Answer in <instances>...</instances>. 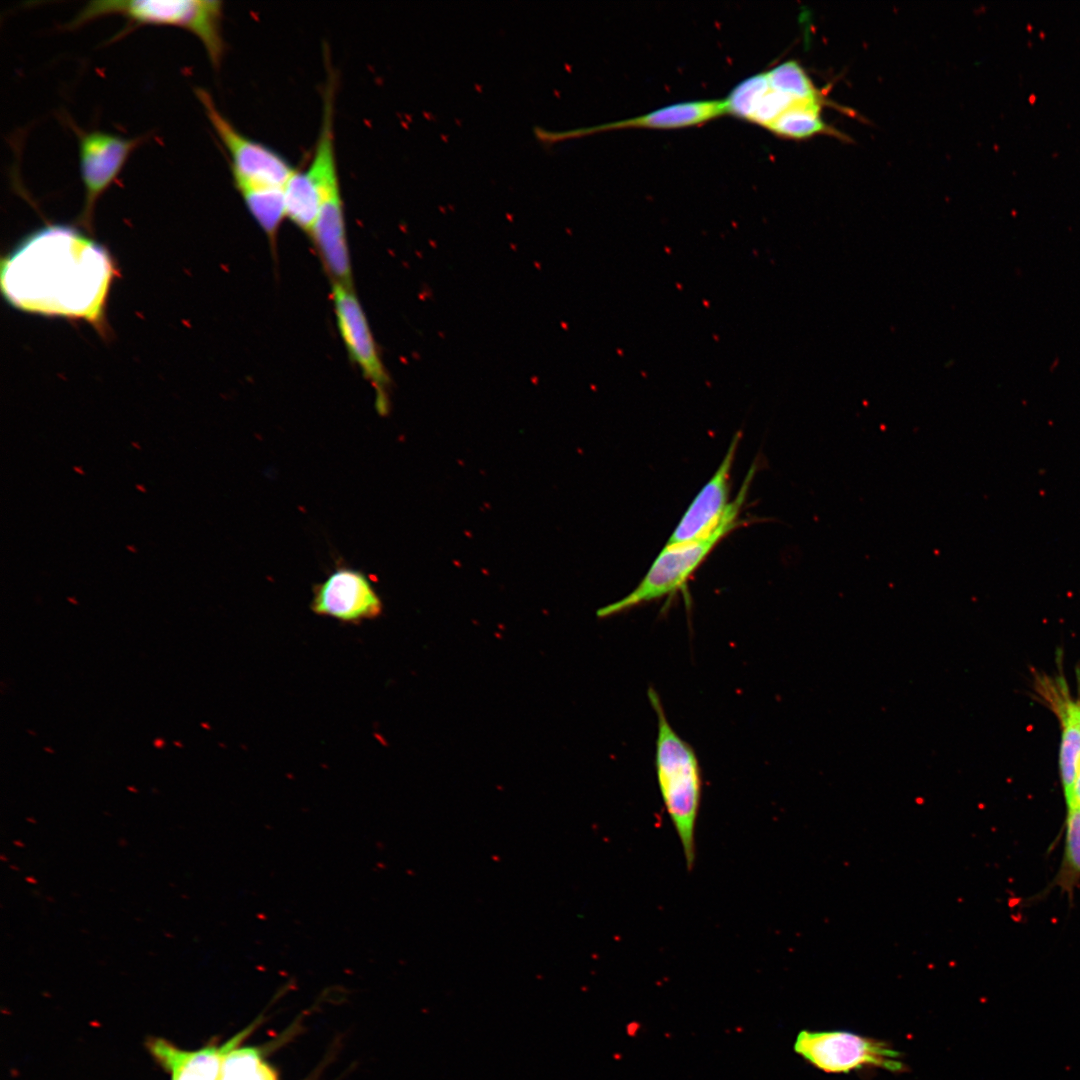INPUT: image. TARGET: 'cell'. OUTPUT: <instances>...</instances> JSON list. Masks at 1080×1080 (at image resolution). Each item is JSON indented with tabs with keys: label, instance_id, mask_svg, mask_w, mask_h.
Here are the masks:
<instances>
[{
	"label": "cell",
	"instance_id": "6da1fadb",
	"mask_svg": "<svg viewBox=\"0 0 1080 1080\" xmlns=\"http://www.w3.org/2000/svg\"><path fill=\"white\" fill-rule=\"evenodd\" d=\"M117 273L102 245L75 227L50 224L2 259L0 285L18 310L82 319L105 333V306Z\"/></svg>",
	"mask_w": 1080,
	"mask_h": 1080
},
{
	"label": "cell",
	"instance_id": "7a4b0ae2",
	"mask_svg": "<svg viewBox=\"0 0 1080 1080\" xmlns=\"http://www.w3.org/2000/svg\"><path fill=\"white\" fill-rule=\"evenodd\" d=\"M648 698L657 717L655 768L660 795L691 869L696 857L695 833L702 796V774L693 747L668 721L656 690Z\"/></svg>",
	"mask_w": 1080,
	"mask_h": 1080
},
{
	"label": "cell",
	"instance_id": "3957f363",
	"mask_svg": "<svg viewBox=\"0 0 1080 1080\" xmlns=\"http://www.w3.org/2000/svg\"><path fill=\"white\" fill-rule=\"evenodd\" d=\"M755 471L756 466H751L737 497L730 502L723 522L713 533L693 541L665 545L639 584L622 599L600 608L597 616L606 618L621 614L681 591L719 541L738 526Z\"/></svg>",
	"mask_w": 1080,
	"mask_h": 1080
},
{
	"label": "cell",
	"instance_id": "277c9868",
	"mask_svg": "<svg viewBox=\"0 0 1080 1080\" xmlns=\"http://www.w3.org/2000/svg\"><path fill=\"white\" fill-rule=\"evenodd\" d=\"M223 3L218 0H101L88 2L68 24L69 28L101 16L118 14L129 25H167L188 30L205 47L210 62L218 68L225 54L222 35Z\"/></svg>",
	"mask_w": 1080,
	"mask_h": 1080
},
{
	"label": "cell",
	"instance_id": "5b68a950",
	"mask_svg": "<svg viewBox=\"0 0 1080 1080\" xmlns=\"http://www.w3.org/2000/svg\"><path fill=\"white\" fill-rule=\"evenodd\" d=\"M794 1050L807 1062L827 1073H848L864 1067L904 1070L901 1054L887 1042L849 1031L801 1030Z\"/></svg>",
	"mask_w": 1080,
	"mask_h": 1080
},
{
	"label": "cell",
	"instance_id": "8992f818",
	"mask_svg": "<svg viewBox=\"0 0 1080 1080\" xmlns=\"http://www.w3.org/2000/svg\"><path fill=\"white\" fill-rule=\"evenodd\" d=\"M195 94L230 156L233 179L285 188L295 172L287 159L265 144L239 132L218 110L211 95L205 89L196 88Z\"/></svg>",
	"mask_w": 1080,
	"mask_h": 1080
},
{
	"label": "cell",
	"instance_id": "52a82bcc",
	"mask_svg": "<svg viewBox=\"0 0 1080 1080\" xmlns=\"http://www.w3.org/2000/svg\"><path fill=\"white\" fill-rule=\"evenodd\" d=\"M70 126L78 138L80 175L85 190L80 221L88 229L95 202L118 176L131 152L145 138H124L99 130L83 131L73 124Z\"/></svg>",
	"mask_w": 1080,
	"mask_h": 1080
},
{
	"label": "cell",
	"instance_id": "ba28073f",
	"mask_svg": "<svg viewBox=\"0 0 1080 1080\" xmlns=\"http://www.w3.org/2000/svg\"><path fill=\"white\" fill-rule=\"evenodd\" d=\"M332 298L337 325L352 360L376 392V409L379 414L389 411V378L378 354L365 313L352 287L333 283Z\"/></svg>",
	"mask_w": 1080,
	"mask_h": 1080
},
{
	"label": "cell",
	"instance_id": "9c48e42d",
	"mask_svg": "<svg viewBox=\"0 0 1080 1080\" xmlns=\"http://www.w3.org/2000/svg\"><path fill=\"white\" fill-rule=\"evenodd\" d=\"M310 608L320 616L359 624L379 617L383 604L364 572L339 566L324 581L314 585Z\"/></svg>",
	"mask_w": 1080,
	"mask_h": 1080
},
{
	"label": "cell",
	"instance_id": "30bf717a",
	"mask_svg": "<svg viewBox=\"0 0 1080 1080\" xmlns=\"http://www.w3.org/2000/svg\"><path fill=\"white\" fill-rule=\"evenodd\" d=\"M319 194V213L310 235L334 283L352 287L344 204L338 172L327 173L321 178Z\"/></svg>",
	"mask_w": 1080,
	"mask_h": 1080
},
{
	"label": "cell",
	"instance_id": "8fae6325",
	"mask_svg": "<svg viewBox=\"0 0 1080 1080\" xmlns=\"http://www.w3.org/2000/svg\"><path fill=\"white\" fill-rule=\"evenodd\" d=\"M741 433H735L714 475L694 498L666 545L706 537L723 522L730 502V476Z\"/></svg>",
	"mask_w": 1080,
	"mask_h": 1080
},
{
	"label": "cell",
	"instance_id": "7c38bea8",
	"mask_svg": "<svg viewBox=\"0 0 1080 1080\" xmlns=\"http://www.w3.org/2000/svg\"><path fill=\"white\" fill-rule=\"evenodd\" d=\"M246 1028L220 1047L197 1051L181 1050L163 1039H152L148 1048L157 1061L172 1074V1080H218L228 1053L250 1033Z\"/></svg>",
	"mask_w": 1080,
	"mask_h": 1080
},
{
	"label": "cell",
	"instance_id": "4fadbf2b",
	"mask_svg": "<svg viewBox=\"0 0 1080 1080\" xmlns=\"http://www.w3.org/2000/svg\"><path fill=\"white\" fill-rule=\"evenodd\" d=\"M726 113L728 112L725 99L690 101L668 105L631 119L591 129V131L618 128H682L704 123Z\"/></svg>",
	"mask_w": 1080,
	"mask_h": 1080
},
{
	"label": "cell",
	"instance_id": "5bb4252c",
	"mask_svg": "<svg viewBox=\"0 0 1080 1080\" xmlns=\"http://www.w3.org/2000/svg\"><path fill=\"white\" fill-rule=\"evenodd\" d=\"M247 209L262 230L271 238L286 217L284 188L257 185L233 179Z\"/></svg>",
	"mask_w": 1080,
	"mask_h": 1080
},
{
	"label": "cell",
	"instance_id": "9a60e30c",
	"mask_svg": "<svg viewBox=\"0 0 1080 1080\" xmlns=\"http://www.w3.org/2000/svg\"><path fill=\"white\" fill-rule=\"evenodd\" d=\"M824 100H799L774 120L767 129L777 136L804 139L818 134L839 135L821 118Z\"/></svg>",
	"mask_w": 1080,
	"mask_h": 1080
},
{
	"label": "cell",
	"instance_id": "2e32d148",
	"mask_svg": "<svg viewBox=\"0 0 1080 1080\" xmlns=\"http://www.w3.org/2000/svg\"><path fill=\"white\" fill-rule=\"evenodd\" d=\"M284 193L286 217L310 234L320 208L318 188L310 172L307 169L295 170L285 185Z\"/></svg>",
	"mask_w": 1080,
	"mask_h": 1080
},
{
	"label": "cell",
	"instance_id": "e0dca14e",
	"mask_svg": "<svg viewBox=\"0 0 1080 1080\" xmlns=\"http://www.w3.org/2000/svg\"><path fill=\"white\" fill-rule=\"evenodd\" d=\"M1080 885V808H1068L1064 823V849L1060 867L1049 888H1058L1069 902Z\"/></svg>",
	"mask_w": 1080,
	"mask_h": 1080
},
{
	"label": "cell",
	"instance_id": "ac0fdd59",
	"mask_svg": "<svg viewBox=\"0 0 1080 1080\" xmlns=\"http://www.w3.org/2000/svg\"><path fill=\"white\" fill-rule=\"evenodd\" d=\"M769 86L779 92L803 100H824L806 71L795 61L783 62L765 72Z\"/></svg>",
	"mask_w": 1080,
	"mask_h": 1080
},
{
	"label": "cell",
	"instance_id": "d6986e66",
	"mask_svg": "<svg viewBox=\"0 0 1080 1080\" xmlns=\"http://www.w3.org/2000/svg\"><path fill=\"white\" fill-rule=\"evenodd\" d=\"M1059 765L1065 798L1074 784L1080 767V730L1067 710L1064 715Z\"/></svg>",
	"mask_w": 1080,
	"mask_h": 1080
},
{
	"label": "cell",
	"instance_id": "ffe728a7",
	"mask_svg": "<svg viewBox=\"0 0 1080 1080\" xmlns=\"http://www.w3.org/2000/svg\"><path fill=\"white\" fill-rule=\"evenodd\" d=\"M769 84L765 72L739 83L725 99L728 114L749 120Z\"/></svg>",
	"mask_w": 1080,
	"mask_h": 1080
},
{
	"label": "cell",
	"instance_id": "44dd1931",
	"mask_svg": "<svg viewBox=\"0 0 1080 1080\" xmlns=\"http://www.w3.org/2000/svg\"><path fill=\"white\" fill-rule=\"evenodd\" d=\"M261 1062L255 1048L234 1049L225 1057L218 1080H248Z\"/></svg>",
	"mask_w": 1080,
	"mask_h": 1080
},
{
	"label": "cell",
	"instance_id": "7402d4cb",
	"mask_svg": "<svg viewBox=\"0 0 1080 1080\" xmlns=\"http://www.w3.org/2000/svg\"><path fill=\"white\" fill-rule=\"evenodd\" d=\"M1066 807L1068 808H1080V767L1074 781V784L1065 797Z\"/></svg>",
	"mask_w": 1080,
	"mask_h": 1080
},
{
	"label": "cell",
	"instance_id": "603a6c76",
	"mask_svg": "<svg viewBox=\"0 0 1080 1080\" xmlns=\"http://www.w3.org/2000/svg\"><path fill=\"white\" fill-rule=\"evenodd\" d=\"M248 1080H278L277 1073L266 1063L261 1062Z\"/></svg>",
	"mask_w": 1080,
	"mask_h": 1080
},
{
	"label": "cell",
	"instance_id": "cb8c5ba5",
	"mask_svg": "<svg viewBox=\"0 0 1080 1080\" xmlns=\"http://www.w3.org/2000/svg\"><path fill=\"white\" fill-rule=\"evenodd\" d=\"M1066 710L1080 730V705L1071 704L1067 707Z\"/></svg>",
	"mask_w": 1080,
	"mask_h": 1080
}]
</instances>
